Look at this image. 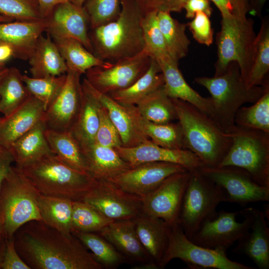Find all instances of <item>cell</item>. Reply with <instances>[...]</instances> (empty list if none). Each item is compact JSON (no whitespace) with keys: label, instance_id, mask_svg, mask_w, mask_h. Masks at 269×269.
Segmentation results:
<instances>
[{"label":"cell","instance_id":"11a10c76","mask_svg":"<svg viewBox=\"0 0 269 269\" xmlns=\"http://www.w3.org/2000/svg\"><path fill=\"white\" fill-rule=\"evenodd\" d=\"M41 15L43 19H46L51 14L54 8L58 4L72 1L73 0H37Z\"/></svg>","mask_w":269,"mask_h":269},{"label":"cell","instance_id":"681fc988","mask_svg":"<svg viewBox=\"0 0 269 269\" xmlns=\"http://www.w3.org/2000/svg\"><path fill=\"white\" fill-rule=\"evenodd\" d=\"M0 269H30L18 254L13 237L6 239L5 247Z\"/></svg>","mask_w":269,"mask_h":269},{"label":"cell","instance_id":"74e56055","mask_svg":"<svg viewBox=\"0 0 269 269\" xmlns=\"http://www.w3.org/2000/svg\"><path fill=\"white\" fill-rule=\"evenodd\" d=\"M15 67L8 68L0 82V113L7 116L20 107L31 95Z\"/></svg>","mask_w":269,"mask_h":269},{"label":"cell","instance_id":"6125c7cd","mask_svg":"<svg viewBox=\"0 0 269 269\" xmlns=\"http://www.w3.org/2000/svg\"><path fill=\"white\" fill-rule=\"evenodd\" d=\"M8 68L6 67L5 66L0 68V82L3 78V77L4 76V75L6 74L7 71H8Z\"/></svg>","mask_w":269,"mask_h":269},{"label":"cell","instance_id":"db71d44e","mask_svg":"<svg viewBox=\"0 0 269 269\" xmlns=\"http://www.w3.org/2000/svg\"><path fill=\"white\" fill-rule=\"evenodd\" d=\"M212 1L218 7L222 16H229L237 14L234 0H209Z\"/></svg>","mask_w":269,"mask_h":269},{"label":"cell","instance_id":"4dcf8cb0","mask_svg":"<svg viewBox=\"0 0 269 269\" xmlns=\"http://www.w3.org/2000/svg\"><path fill=\"white\" fill-rule=\"evenodd\" d=\"M46 129L44 122L41 121L11 144L8 149L15 166L26 165L52 153L45 137Z\"/></svg>","mask_w":269,"mask_h":269},{"label":"cell","instance_id":"2e32d148","mask_svg":"<svg viewBox=\"0 0 269 269\" xmlns=\"http://www.w3.org/2000/svg\"><path fill=\"white\" fill-rule=\"evenodd\" d=\"M186 170L176 163L145 162L131 167L109 181L124 191L142 198L155 190L170 176Z\"/></svg>","mask_w":269,"mask_h":269},{"label":"cell","instance_id":"003e7915","mask_svg":"<svg viewBox=\"0 0 269 269\" xmlns=\"http://www.w3.org/2000/svg\"><path fill=\"white\" fill-rule=\"evenodd\" d=\"M1 148H2V147L0 146V150Z\"/></svg>","mask_w":269,"mask_h":269},{"label":"cell","instance_id":"5bb4252c","mask_svg":"<svg viewBox=\"0 0 269 269\" xmlns=\"http://www.w3.org/2000/svg\"><path fill=\"white\" fill-rule=\"evenodd\" d=\"M190 172L173 174L155 190L141 198L142 213L161 219L169 226L179 223Z\"/></svg>","mask_w":269,"mask_h":269},{"label":"cell","instance_id":"be15d7a7","mask_svg":"<svg viewBox=\"0 0 269 269\" xmlns=\"http://www.w3.org/2000/svg\"><path fill=\"white\" fill-rule=\"evenodd\" d=\"M14 21L13 19L0 14V23Z\"/></svg>","mask_w":269,"mask_h":269},{"label":"cell","instance_id":"1f68e13d","mask_svg":"<svg viewBox=\"0 0 269 269\" xmlns=\"http://www.w3.org/2000/svg\"><path fill=\"white\" fill-rule=\"evenodd\" d=\"M160 67L152 58L147 71L130 87L109 94L114 100L124 106H135L145 96L164 85Z\"/></svg>","mask_w":269,"mask_h":269},{"label":"cell","instance_id":"94428289","mask_svg":"<svg viewBox=\"0 0 269 269\" xmlns=\"http://www.w3.org/2000/svg\"><path fill=\"white\" fill-rule=\"evenodd\" d=\"M6 243V238L4 236L2 228L0 224V266L1 263Z\"/></svg>","mask_w":269,"mask_h":269},{"label":"cell","instance_id":"484cf974","mask_svg":"<svg viewBox=\"0 0 269 269\" xmlns=\"http://www.w3.org/2000/svg\"><path fill=\"white\" fill-rule=\"evenodd\" d=\"M134 220L142 246L152 261L160 269L168 246L169 225L161 219L142 213Z\"/></svg>","mask_w":269,"mask_h":269},{"label":"cell","instance_id":"f6af8a7d","mask_svg":"<svg viewBox=\"0 0 269 269\" xmlns=\"http://www.w3.org/2000/svg\"><path fill=\"white\" fill-rule=\"evenodd\" d=\"M83 6L92 29L117 18L121 9V0H85Z\"/></svg>","mask_w":269,"mask_h":269},{"label":"cell","instance_id":"ba28073f","mask_svg":"<svg viewBox=\"0 0 269 269\" xmlns=\"http://www.w3.org/2000/svg\"><path fill=\"white\" fill-rule=\"evenodd\" d=\"M229 134L232 144L218 167L242 168L258 184L269 188V134L236 125Z\"/></svg>","mask_w":269,"mask_h":269},{"label":"cell","instance_id":"60d3db41","mask_svg":"<svg viewBox=\"0 0 269 269\" xmlns=\"http://www.w3.org/2000/svg\"><path fill=\"white\" fill-rule=\"evenodd\" d=\"M113 221L88 203L82 200L73 201L72 233L75 232L99 233Z\"/></svg>","mask_w":269,"mask_h":269},{"label":"cell","instance_id":"7c38bea8","mask_svg":"<svg viewBox=\"0 0 269 269\" xmlns=\"http://www.w3.org/2000/svg\"><path fill=\"white\" fill-rule=\"evenodd\" d=\"M205 178L224 191L226 202L245 207L250 203L269 201V188L258 184L246 170L236 166L198 169Z\"/></svg>","mask_w":269,"mask_h":269},{"label":"cell","instance_id":"91938a15","mask_svg":"<svg viewBox=\"0 0 269 269\" xmlns=\"http://www.w3.org/2000/svg\"><path fill=\"white\" fill-rule=\"evenodd\" d=\"M237 14L239 17H246L249 12L247 0H234Z\"/></svg>","mask_w":269,"mask_h":269},{"label":"cell","instance_id":"8d00e7d4","mask_svg":"<svg viewBox=\"0 0 269 269\" xmlns=\"http://www.w3.org/2000/svg\"><path fill=\"white\" fill-rule=\"evenodd\" d=\"M259 31L254 43L253 62L247 82L249 87L269 84L266 79L269 71V18L262 17Z\"/></svg>","mask_w":269,"mask_h":269},{"label":"cell","instance_id":"8992f818","mask_svg":"<svg viewBox=\"0 0 269 269\" xmlns=\"http://www.w3.org/2000/svg\"><path fill=\"white\" fill-rule=\"evenodd\" d=\"M254 23V20L247 16H222L221 30L216 35L217 60L214 76L222 74L231 62H236L247 84L256 37Z\"/></svg>","mask_w":269,"mask_h":269},{"label":"cell","instance_id":"9a60e30c","mask_svg":"<svg viewBox=\"0 0 269 269\" xmlns=\"http://www.w3.org/2000/svg\"><path fill=\"white\" fill-rule=\"evenodd\" d=\"M114 221L134 220L142 213L141 198L109 180H97L81 200Z\"/></svg>","mask_w":269,"mask_h":269},{"label":"cell","instance_id":"4fadbf2b","mask_svg":"<svg viewBox=\"0 0 269 269\" xmlns=\"http://www.w3.org/2000/svg\"><path fill=\"white\" fill-rule=\"evenodd\" d=\"M152 58L144 49L136 55L108 67L95 66L88 70L85 78L98 91L106 94L127 88L148 70Z\"/></svg>","mask_w":269,"mask_h":269},{"label":"cell","instance_id":"d6a6232c","mask_svg":"<svg viewBox=\"0 0 269 269\" xmlns=\"http://www.w3.org/2000/svg\"><path fill=\"white\" fill-rule=\"evenodd\" d=\"M45 135L55 155L71 167L89 173L82 148L70 132H58L46 129Z\"/></svg>","mask_w":269,"mask_h":269},{"label":"cell","instance_id":"3957f363","mask_svg":"<svg viewBox=\"0 0 269 269\" xmlns=\"http://www.w3.org/2000/svg\"><path fill=\"white\" fill-rule=\"evenodd\" d=\"M182 129L185 148L194 153L207 167H218L232 142L209 116L186 101L172 99Z\"/></svg>","mask_w":269,"mask_h":269},{"label":"cell","instance_id":"603a6c76","mask_svg":"<svg viewBox=\"0 0 269 269\" xmlns=\"http://www.w3.org/2000/svg\"><path fill=\"white\" fill-rule=\"evenodd\" d=\"M156 60L163 75V88L166 94L171 99L190 103L212 118L213 105L211 97H202L189 85L178 68V63L169 56Z\"/></svg>","mask_w":269,"mask_h":269},{"label":"cell","instance_id":"277c9868","mask_svg":"<svg viewBox=\"0 0 269 269\" xmlns=\"http://www.w3.org/2000/svg\"><path fill=\"white\" fill-rule=\"evenodd\" d=\"M15 167L39 194L73 201L81 200L97 181L90 173L71 167L53 153Z\"/></svg>","mask_w":269,"mask_h":269},{"label":"cell","instance_id":"9f6ffc18","mask_svg":"<svg viewBox=\"0 0 269 269\" xmlns=\"http://www.w3.org/2000/svg\"><path fill=\"white\" fill-rule=\"evenodd\" d=\"M188 0H166L159 10L169 12H180L185 3Z\"/></svg>","mask_w":269,"mask_h":269},{"label":"cell","instance_id":"c3c4849f","mask_svg":"<svg viewBox=\"0 0 269 269\" xmlns=\"http://www.w3.org/2000/svg\"><path fill=\"white\" fill-rule=\"evenodd\" d=\"M194 39L199 43L209 46L213 42V29L209 17L198 11L192 20L186 23Z\"/></svg>","mask_w":269,"mask_h":269},{"label":"cell","instance_id":"d4e9b609","mask_svg":"<svg viewBox=\"0 0 269 269\" xmlns=\"http://www.w3.org/2000/svg\"><path fill=\"white\" fill-rule=\"evenodd\" d=\"M82 83L106 108L111 121L119 133L123 146H135L150 140L135 127L124 106L116 101L108 94L98 91L85 78Z\"/></svg>","mask_w":269,"mask_h":269},{"label":"cell","instance_id":"ee69618b","mask_svg":"<svg viewBox=\"0 0 269 269\" xmlns=\"http://www.w3.org/2000/svg\"><path fill=\"white\" fill-rule=\"evenodd\" d=\"M157 12L158 11L149 12L142 16L141 20L144 49L156 60L169 56L159 26Z\"/></svg>","mask_w":269,"mask_h":269},{"label":"cell","instance_id":"8fae6325","mask_svg":"<svg viewBox=\"0 0 269 269\" xmlns=\"http://www.w3.org/2000/svg\"><path fill=\"white\" fill-rule=\"evenodd\" d=\"M251 218L244 210H222L204 221L189 239L202 247L226 253L250 230Z\"/></svg>","mask_w":269,"mask_h":269},{"label":"cell","instance_id":"d590c367","mask_svg":"<svg viewBox=\"0 0 269 269\" xmlns=\"http://www.w3.org/2000/svg\"><path fill=\"white\" fill-rule=\"evenodd\" d=\"M170 13L158 10V21L168 54L174 61L178 63L188 54L191 42L185 32L187 24L174 19Z\"/></svg>","mask_w":269,"mask_h":269},{"label":"cell","instance_id":"ffe728a7","mask_svg":"<svg viewBox=\"0 0 269 269\" xmlns=\"http://www.w3.org/2000/svg\"><path fill=\"white\" fill-rule=\"evenodd\" d=\"M251 218L250 229L238 241L234 253L250 258L260 269H269V228L263 211L250 207L244 209Z\"/></svg>","mask_w":269,"mask_h":269},{"label":"cell","instance_id":"83f0119b","mask_svg":"<svg viewBox=\"0 0 269 269\" xmlns=\"http://www.w3.org/2000/svg\"><path fill=\"white\" fill-rule=\"evenodd\" d=\"M31 77L36 78L65 74L68 68L50 35L39 38L34 51L28 59Z\"/></svg>","mask_w":269,"mask_h":269},{"label":"cell","instance_id":"f546056e","mask_svg":"<svg viewBox=\"0 0 269 269\" xmlns=\"http://www.w3.org/2000/svg\"><path fill=\"white\" fill-rule=\"evenodd\" d=\"M99 102L81 82L79 111L70 132L82 149L95 142L99 118Z\"/></svg>","mask_w":269,"mask_h":269},{"label":"cell","instance_id":"7402d4cb","mask_svg":"<svg viewBox=\"0 0 269 269\" xmlns=\"http://www.w3.org/2000/svg\"><path fill=\"white\" fill-rule=\"evenodd\" d=\"M42 103L32 95L7 116L0 118V146L8 149L16 139L43 121Z\"/></svg>","mask_w":269,"mask_h":269},{"label":"cell","instance_id":"44dd1931","mask_svg":"<svg viewBox=\"0 0 269 269\" xmlns=\"http://www.w3.org/2000/svg\"><path fill=\"white\" fill-rule=\"evenodd\" d=\"M48 26L46 19L0 23V44H6L13 49L14 57L28 60L38 40Z\"/></svg>","mask_w":269,"mask_h":269},{"label":"cell","instance_id":"30bf717a","mask_svg":"<svg viewBox=\"0 0 269 269\" xmlns=\"http://www.w3.org/2000/svg\"><path fill=\"white\" fill-rule=\"evenodd\" d=\"M179 259L192 269H253L229 259L226 253L197 245L185 235L179 223L169 226L168 243L160 269L171 260Z\"/></svg>","mask_w":269,"mask_h":269},{"label":"cell","instance_id":"6f0895ef","mask_svg":"<svg viewBox=\"0 0 269 269\" xmlns=\"http://www.w3.org/2000/svg\"><path fill=\"white\" fill-rule=\"evenodd\" d=\"M249 5V12L254 16L261 19L262 16V10L268 0H247Z\"/></svg>","mask_w":269,"mask_h":269},{"label":"cell","instance_id":"836d02e7","mask_svg":"<svg viewBox=\"0 0 269 269\" xmlns=\"http://www.w3.org/2000/svg\"><path fill=\"white\" fill-rule=\"evenodd\" d=\"M52 39L64 58L68 69L80 75L95 66L108 67L112 64L103 61L87 50L79 41L71 38L54 36Z\"/></svg>","mask_w":269,"mask_h":269},{"label":"cell","instance_id":"e575fe53","mask_svg":"<svg viewBox=\"0 0 269 269\" xmlns=\"http://www.w3.org/2000/svg\"><path fill=\"white\" fill-rule=\"evenodd\" d=\"M73 201L39 194L37 204L41 220L60 232L71 235Z\"/></svg>","mask_w":269,"mask_h":269},{"label":"cell","instance_id":"e0dca14e","mask_svg":"<svg viewBox=\"0 0 269 269\" xmlns=\"http://www.w3.org/2000/svg\"><path fill=\"white\" fill-rule=\"evenodd\" d=\"M81 75L68 70L62 88L44 111L43 122L46 129L58 132L71 130L80 106Z\"/></svg>","mask_w":269,"mask_h":269},{"label":"cell","instance_id":"cb8c5ba5","mask_svg":"<svg viewBox=\"0 0 269 269\" xmlns=\"http://www.w3.org/2000/svg\"><path fill=\"white\" fill-rule=\"evenodd\" d=\"M98 234L110 242L127 262L154 263L138 237L134 220L114 221Z\"/></svg>","mask_w":269,"mask_h":269},{"label":"cell","instance_id":"f35d334b","mask_svg":"<svg viewBox=\"0 0 269 269\" xmlns=\"http://www.w3.org/2000/svg\"><path fill=\"white\" fill-rule=\"evenodd\" d=\"M135 107L142 117L154 123L165 124L178 120L172 99L166 94L163 86L145 96Z\"/></svg>","mask_w":269,"mask_h":269},{"label":"cell","instance_id":"ac0fdd59","mask_svg":"<svg viewBox=\"0 0 269 269\" xmlns=\"http://www.w3.org/2000/svg\"><path fill=\"white\" fill-rule=\"evenodd\" d=\"M132 166L149 162H165L182 165L189 171L204 166L201 160L187 149H172L157 145L150 140L133 147L114 148Z\"/></svg>","mask_w":269,"mask_h":269},{"label":"cell","instance_id":"f907efd6","mask_svg":"<svg viewBox=\"0 0 269 269\" xmlns=\"http://www.w3.org/2000/svg\"><path fill=\"white\" fill-rule=\"evenodd\" d=\"M185 16L187 18L192 19L196 13L202 11L210 17L212 13V8L209 0H188L184 4Z\"/></svg>","mask_w":269,"mask_h":269},{"label":"cell","instance_id":"e7e4bbea","mask_svg":"<svg viewBox=\"0 0 269 269\" xmlns=\"http://www.w3.org/2000/svg\"><path fill=\"white\" fill-rule=\"evenodd\" d=\"M85 0H73V2L77 5L82 6L83 5Z\"/></svg>","mask_w":269,"mask_h":269},{"label":"cell","instance_id":"6da1fadb","mask_svg":"<svg viewBox=\"0 0 269 269\" xmlns=\"http://www.w3.org/2000/svg\"><path fill=\"white\" fill-rule=\"evenodd\" d=\"M15 248L30 269H102L73 234L68 235L42 220L20 227L13 236Z\"/></svg>","mask_w":269,"mask_h":269},{"label":"cell","instance_id":"52a82bcc","mask_svg":"<svg viewBox=\"0 0 269 269\" xmlns=\"http://www.w3.org/2000/svg\"><path fill=\"white\" fill-rule=\"evenodd\" d=\"M39 193L27 179L11 166L0 188V224L6 239H11L24 224L41 220Z\"/></svg>","mask_w":269,"mask_h":269},{"label":"cell","instance_id":"b9f144b4","mask_svg":"<svg viewBox=\"0 0 269 269\" xmlns=\"http://www.w3.org/2000/svg\"><path fill=\"white\" fill-rule=\"evenodd\" d=\"M235 125L269 134V87L250 107H241L235 117Z\"/></svg>","mask_w":269,"mask_h":269},{"label":"cell","instance_id":"7dc6e473","mask_svg":"<svg viewBox=\"0 0 269 269\" xmlns=\"http://www.w3.org/2000/svg\"><path fill=\"white\" fill-rule=\"evenodd\" d=\"M98 114L99 123L95 143L112 148L122 146L121 138L117 129L111 121L106 108L99 102Z\"/></svg>","mask_w":269,"mask_h":269},{"label":"cell","instance_id":"f1b7e54d","mask_svg":"<svg viewBox=\"0 0 269 269\" xmlns=\"http://www.w3.org/2000/svg\"><path fill=\"white\" fill-rule=\"evenodd\" d=\"M89 173L97 180H109L131 167L114 148L94 143L82 149Z\"/></svg>","mask_w":269,"mask_h":269},{"label":"cell","instance_id":"f5cc1de1","mask_svg":"<svg viewBox=\"0 0 269 269\" xmlns=\"http://www.w3.org/2000/svg\"><path fill=\"white\" fill-rule=\"evenodd\" d=\"M143 16L153 11H158L166 0H132Z\"/></svg>","mask_w":269,"mask_h":269},{"label":"cell","instance_id":"9c48e42d","mask_svg":"<svg viewBox=\"0 0 269 269\" xmlns=\"http://www.w3.org/2000/svg\"><path fill=\"white\" fill-rule=\"evenodd\" d=\"M190 172L179 223L189 239L205 220L217 213V206L226 202L224 191L195 169Z\"/></svg>","mask_w":269,"mask_h":269},{"label":"cell","instance_id":"816d5d0a","mask_svg":"<svg viewBox=\"0 0 269 269\" xmlns=\"http://www.w3.org/2000/svg\"><path fill=\"white\" fill-rule=\"evenodd\" d=\"M13 162L14 159L9 150L2 147L0 150V188Z\"/></svg>","mask_w":269,"mask_h":269},{"label":"cell","instance_id":"bcb514c9","mask_svg":"<svg viewBox=\"0 0 269 269\" xmlns=\"http://www.w3.org/2000/svg\"><path fill=\"white\" fill-rule=\"evenodd\" d=\"M0 14L17 21L43 19L37 0H0Z\"/></svg>","mask_w":269,"mask_h":269},{"label":"cell","instance_id":"680465c9","mask_svg":"<svg viewBox=\"0 0 269 269\" xmlns=\"http://www.w3.org/2000/svg\"><path fill=\"white\" fill-rule=\"evenodd\" d=\"M14 57L12 48L6 44H0V62L5 64L12 57Z\"/></svg>","mask_w":269,"mask_h":269},{"label":"cell","instance_id":"5b68a950","mask_svg":"<svg viewBox=\"0 0 269 269\" xmlns=\"http://www.w3.org/2000/svg\"><path fill=\"white\" fill-rule=\"evenodd\" d=\"M194 81L210 93L213 105L212 119L227 133L235 126L236 114L242 106L255 103L269 87V84L249 87L236 62H231L219 76L198 77Z\"/></svg>","mask_w":269,"mask_h":269},{"label":"cell","instance_id":"4316f807","mask_svg":"<svg viewBox=\"0 0 269 269\" xmlns=\"http://www.w3.org/2000/svg\"><path fill=\"white\" fill-rule=\"evenodd\" d=\"M124 106L135 127L153 143L168 148L186 149L179 122L154 123L142 117L135 106Z\"/></svg>","mask_w":269,"mask_h":269},{"label":"cell","instance_id":"d6986e66","mask_svg":"<svg viewBox=\"0 0 269 269\" xmlns=\"http://www.w3.org/2000/svg\"><path fill=\"white\" fill-rule=\"evenodd\" d=\"M46 19L48 23L46 32L51 37L75 39L93 53L88 32L89 18L83 6L70 1L59 3Z\"/></svg>","mask_w":269,"mask_h":269},{"label":"cell","instance_id":"7bdbcfd3","mask_svg":"<svg viewBox=\"0 0 269 269\" xmlns=\"http://www.w3.org/2000/svg\"><path fill=\"white\" fill-rule=\"evenodd\" d=\"M66 74L39 78L23 75L22 79L30 94L42 103L45 111L62 88Z\"/></svg>","mask_w":269,"mask_h":269},{"label":"cell","instance_id":"ab89813d","mask_svg":"<svg viewBox=\"0 0 269 269\" xmlns=\"http://www.w3.org/2000/svg\"><path fill=\"white\" fill-rule=\"evenodd\" d=\"M72 234L91 251L95 260L103 269H116L127 262L116 248L100 234L81 232H75Z\"/></svg>","mask_w":269,"mask_h":269},{"label":"cell","instance_id":"7a4b0ae2","mask_svg":"<svg viewBox=\"0 0 269 269\" xmlns=\"http://www.w3.org/2000/svg\"><path fill=\"white\" fill-rule=\"evenodd\" d=\"M142 15L132 0H121V9L115 20L91 29L93 54L101 60L115 63L134 57L145 48Z\"/></svg>","mask_w":269,"mask_h":269},{"label":"cell","instance_id":"03108f58","mask_svg":"<svg viewBox=\"0 0 269 269\" xmlns=\"http://www.w3.org/2000/svg\"><path fill=\"white\" fill-rule=\"evenodd\" d=\"M5 64L4 63H0V68H2V67H3L5 66Z\"/></svg>","mask_w":269,"mask_h":269}]
</instances>
